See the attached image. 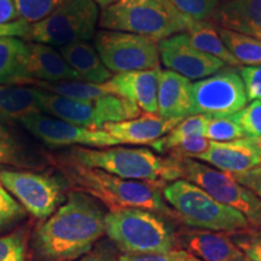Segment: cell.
Segmentation results:
<instances>
[{
  "mask_svg": "<svg viewBox=\"0 0 261 261\" xmlns=\"http://www.w3.org/2000/svg\"><path fill=\"white\" fill-rule=\"evenodd\" d=\"M107 212L92 196L71 191L67 202L39 224L33 249L40 261H74L90 252L106 234Z\"/></svg>",
  "mask_w": 261,
  "mask_h": 261,
  "instance_id": "6da1fadb",
  "label": "cell"
},
{
  "mask_svg": "<svg viewBox=\"0 0 261 261\" xmlns=\"http://www.w3.org/2000/svg\"><path fill=\"white\" fill-rule=\"evenodd\" d=\"M60 172L73 191L92 196L109 211L142 208L155 213L177 218L166 203L162 185L148 181L129 180L98 168H90L62 158L57 162Z\"/></svg>",
  "mask_w": 261,
  "mask_h": 261,
  "instance_id": "7a4b0ae2",
  "label": "cell"
},
{
  "mask_svg": "<svg viewBox=\"0 0 261 261\" xmlns=\"http://www.w3.org/2000/svg\"><path fill=\"white\" fill-rule=\"evenodd\" d=\"M90 168H98L123 179L166 185L182 179L179 159L160 156L146 148H85L73 146L63 156Z\"/></svg>",
  "mask_w": 261,
  "mask_h": 261,
  "instance_id": "3957f363",
  "label": "cell"
},
{
  "mask_svg": "<svg viewBox=\"0 0 261 261\" xmlns=\"http://www.w3.org/2000/svg\"><path fill=\"white\" fill-rule=\"evenodd\" d=\"M162 194L177 219L188 226L230 234L254 228L242 213L220 203L203 189L185 179L169 182Z\"/></svg>",
  "mask_w": 261,
  "mask_h": 261,
  "instance_id": "277c9868",
  "label": "cell"
},
{
  "mask_svg": "<svg viewBox=\"0 0 261 261\" xmlns=\"http://www.w3.org/2000/svg\"><path fill=\"white\" fill-rule=\"evenodd\" d=\"M163 217L142 208L109 211L106 217V234L123 253L172 252L177 249L179 240Z\"/></svg>",
  "mask_w": 261,
  "mask_h": 261,
  "instance_id": "5b68a950",
  "label": "cell"
},
{
  "mask_svg": "<svg viewBox=\"0 0 261 261\" xmlns=\"http://www.w3.org/2000/svg\"><path fill=\"white\" fill-rule=\"evenodd\" d=\"M197 22L182 17L165 0H121L102 9L98 24L107 31H119L156 40L187 33Z\"/></svg>",
  "mask_w": 261,
  "mask_h": 261,
  "instance_id": "8992f818",
  "label": "cell"
},
{
  "mask_svg": "<svg viewBox=\"0 0 261 261\" xmlns=\"http://www.w3.org/2000/svg\"><path fill=\"white\" fill-rule=\"evenodd\" d=\"M99 9L93 0H67L41 21L33 23L28 39L51 46L90 41L96 35Z\"/></svg>",
  "mask_w": 261,
  "mask_h": 261,
  "instance_id": "52a82bcc",
  "label": "cell"
},
{
  "mask_svg": "<svg viewBox=\"0 0 261 261\" xmlns=\"http://www.w3.org/2000/svg\"><path fill=\"white\" fill-rule=\"evenodd\" d=\"M182 178L203 189L220 203L242 213L254 228H261V198L225 173L194 159H179Z\"/></svg>",
  "mask_w": 261,
  "mask_h": 261,
  "instance_id": "ba28073f",
  "label": "cell"
},
{
  "mask_svg": "<svg viewBox=\"0 0 261 261\" xmlns=\"http://www.w3.org/2000/svg\"><path fill=\"white\" fill-rule=\"evenodd\" d=\"M94 45L103 64L112 73L160 68L159 40L119 31L96 32Z\"/></svg>",
  "mask_w": 261,
  "mask_h": 261,
  "instance_id": "9c48e42d",
  "label": "cell"
},
{
  "mask_svg": "<svg viewBox=\"0 0 261 261\" xmlns=\"http://www.w3.org/2000/svg\"><path fill=\"white\" fill-rule=\"evenodd\" d=\"M247 103L243 80L237 70L223 69L191 85L190 116H231Z\"/></svg>",
  "mask_w": 261,
  "mask_h": 261,
  "instance_id": "30bf717a",
  "label": "cell"
},
{
  "mask_svg": "<svg viewBox=\"0 0 261 261\" xmlns=\"http://www.w3.org/2000/svg\"><path fill=\"white\" fill-rule=\"evenodd\" d=\"M0 181L19 204L37 219L51 217L64 200L63 189L56 179L29 171L3 169Z\"/></svg>",
  "mask_w": 261,
  "mask_h": 261,
  "instance_id": "8fae6325",
  "label": "cell"
},
{
  "mask_svg": "<svg viewBox=\"0 0 261 261\" xmlns=\"http://www.w3.org/2000/svg\"><path fill=\"white\" fill-rule=\"evenodd\" d=\"M19 123L31 135L52 148L83 145L85 148H110L119 142L102 128H87L44 114L25 116Z\"/></svg>",
  "mask_w": 261,
  "mask_h": 261,
  "instance_id": "7c38bea8",
  "label": "cell"
},
{
  "mask_svg": "<svg viewBox=\"0 0 261 261\" xmlns=\"http://www.w3.org/2000/svg\"><path fill=\"white\" fill-rule=\"evenodd\" d=\"M160 60L168 70L188 77L201 80L223 70L225 64L219 58L196 48L187 33H179L159 41Z\"/></svg>",
  "mask_w": 261,
  "mask_h": 261,
  "instance_id": "4fadbf2b",
  "label": "cell"
},
{
  "mask_svg": "<svg viewBox=\"0 0 261 261\" xmlns=\"http://www.w3.org/2000/svg\"><path fill=\"white\" fill-rule=\"evenodd\" d=\"M194 160L230 174L261 167V140L241 138L232 142H211L203 154Z\"/></svg>",
  "mask_w": 261,
  "mask_h": 261,
  "instance_id": "5bb4252c",
  "label": "cell"
},
{
  "mask_svg": "<svg viewBox=\"0 0 261 261\" xmlns=\"http://www.w3.org/2000/svg\"><path fill=\"white\" fill-rule=\"evenodd\" d=\"M182 120H166L158 114H143L137 119L117 123H106L102 129L114 137L119 144L151 145L166 136Z\"/></svg>",
  "mask_w": 261,
  "mask_h": 261,
  "instance_id": "9a60e30c",
  "label": "cell"
},
{
  "mask_svg": "<svg viewBox=\"0 0 261 261\" xmlns=\"http://www.w3.org/2000/svg\"><path fill=\"white\" fill-rule=\"evenodd\" d=\"M161 68L117 74L109 80L114 92L136 103L149 114H158L159 75Z\"/></svg>",
  "mask_w": 261,
  "mask_h": 261,
  "instance_id": "2e32d148",
  "label": "cell"
},
{
  "mask_svg": "<svg viewBox=\"0 0 261 261\" xmlns=\"http://www.w3.org/2000/svg\"><path fill=\"white\" fill-rule=\"evenodd\" d=\"M191 85V81L180 74L160 70L158 115L166 120H184L190 116Z\"/></svg>",
  "mask_w": 261,
  "mask_h": 261,
  "instance_id": "e0dca14e",
  "label": "cell"
},
{
  "mask_svg": "<svg viewBox=\"0 0 261 261\" xmlns=\"http://www.w3.org/2000/svg\"><path fill=\"white\" fill-rule=\"evenodd\" d=\"M180 243L201 261H247L230 233L196 230L182 234Z\"/></svg>",
  "mask_w": 261,
  "mask_h": 261,
  "instance_id": "ac0fdd59",
  "label": "cell"
},
{
  "mask_svg": "<svg viewBox=\"0 0 261 261\" xmlns=\"http://www.w3.org/2000/svg\"><path fill=\"white\" fill-rule=\"evenodd\" d=\"M214 23L261 40V0H227L223 2Z\"/></svg>",
  "mask_w": 261,
  "mask_h": 261,
  "instance_id": "d6986e66",
  "label": "cell"
},
{
  "mask_svg": "<svg viewBox=\"0 0 261 261\" xmlns=\"http://www.w3.org/2000/svg\"><path fill=\"white\" fill-rule=\"evenodd\" d=\"M48 83L80 80L81 76L71 69L57 50L40 42H29L28 77Z\"/></svg>",
  "mask_w": 261,
  "mask_h": 261,
  "instance_id": "ffe728a7",
  "label": "cell"
},
{
  "mask_svg": "<svg viewBox=\"0 0 261 261\" xmlns=\"http://www.w3.org/2000/svg\"><path fill=\"white\" fill-rule=\"evenodd\" d=\"M58 52L86 83L106 84L113 77V73L103 64L96 47L89 41H77L62 46Z\"/></svg>",
  "mask_w": 261,
  "mask_h": 261,
  "instance_id": "44dd1931",
  "label": "cell"
},
{
  "mask_svg": "<svg viewBox=\"0 0 261 261\" xmlns=\"http://www.w3.org/2000/svg\"><path fill=\"white\" fill-rule=\"evenodd\" d=\"M39 104L42 112L80 127L96 128L94 100H76L40 90Z\"/></svg>",
  "mask_w": 261,
  "mask_h": 261,
  "instance_id": "7402d4cb",
  "label": "cell"
},
{
  "mask_svg": "<svg viewBox=\"0 0 261 261\" xmlns=\"http://www.w3.org/2000/svg\"><path fill=\"white\" fill-rule=\"evenodd\" d=\"M40 90L21 85L0 86V120L18 121L25 116L42 114L39 104Z\"/></svg>",
  "mask_w": 261,
  "mask_h": 261,
  "instance_id": "603a6c76",
  "label": "cell"
},
{
  "mask_svg": "<svg viewBox=\"0 0 261 261\" xmlns=\"http://www.w3.org/2000/svg\"><path fill=\"white\" fill-rule=\"evenodd\" d=\"M28 60L29 42L16 37L0 38V86L27 79Z\"/></svg>",
  "mask_w": 261,
  "mask_h": 261,
  "instance_id": "cb8c5ba5",
  "label": "cell"
},
{
  "mask_svg": "<svg viewBox=\"0 0 261 261\" xmlns=\"http://www.w3.org/2000/svg\"><path fill=\"white\" fill-rule=\"evenodd\" d=\"M18 85L35 87V89L58 94V96L65 98H70V99L90 100V102L107 96V94H115L109 81L106 84H91L80 80H64L56 81V83H48V81L35 79H24Z\"/></svg>",
  "mask_w": 261,
  "mask_h": 261,
  "instance_id": "d4e9b609",
  "label": "cell"
},
{
  "mask_svg": "<svg viewBox=\"0 0 261 261\" xmlns=\"http://www.w3.org/2000/svg\"><path fill=\"white\" fill-rule=\"evenodd\" d=\"M191 44L196 48L211 56L219 58L230 67H240L238 61L232 56L221 40L218 27L212 22H197L187 32Z\"/></svg>",
  "mask_w": 261,
  "mask_h": 261,
  "instance_id": "484cf974",
  "label": "cell"
},
{
  "mask_svg": "<svg viewBox=\"0 0 261 261\" xmlns=\"http://www.w3.org/2000/svg\"><path fill=\"white\" fill-rule=\"evenodd\" d=\"M96 128H102L106 123H117L137 119L142 115V109L119 94H107L94 100Z\"/></svg>",
  "mask_w": 261,
  "mask_h": 261,
  "instance_id": "4316f807",
  "label": "cell"
},
{
  "mask_svg": "<svg viewBox=\"0 0 261 261\" xmlns=\"http://www.w3.org/2000/svg\"><path fill=\"white\" fill-rule=\"evenodd\" d=\"M218 32L238 63L247 67L261 65V40L220 27H218Z\"/></svg>",
  "mask_w": 261,
  "mask_h": 261,
  "instance_id": "83f0119b",
  "label": "cell"
},
{
  "mask_svg": "<svg viewBox=\"0 0 261 261\" xmlns=\"http://www.w3.org/2000/svg\"><path fill=\"white\" fill-rule=\"evenodd\" d=\"M208 119L210 116L205 115H191L185 117L174 128L169 130L167 135L152 143L151 148L156 150L159 154L168 155V152L182 140L198 136L204 137Z\"/></svg>",
  "mask_w": 261,
  "mask_h": 261,
  "instance_id": "f1b7e54d",
  "label": "cell"
},
{
  "mask_svg": "<svg viewBox=\"0 0 261 261\" xmlns=\"http://www.w3.org/2000/svg\"><path fill=\"white\" fill-rule=\"evenodd\" d=\"M182 17L192 22H212L221 4L220 0H165Z\"/></svg>",
  "mask_w": 261,
  "mask_h": 261,
  "instance_id": "f546056e",
  "label": "cell"
},
{
  "mask_svg": "<svg viewBox=\"0 0 261 261\" xmlns=\"http://www.w3.org/2000/svg\"><path fill=\"white\" fill-rule=\"evenodd\" d=\"M27 217V211L0 181V236L15 228Z\"/></svg>",
  "mask_w": 261,
  "mask_h": 261,
  "instance_id": "4dcf8cb0",
  "label": "cell"
},
{
  "mask_svg": "<svg viewBox=\"0 0 261 261\" xmlns=\"http://www.w3.org/2000/svg\"><path fill=\"white\" fill-rule=\"evenodd\" d=\"M204 137L211 142H232L246 138L243 129L230 116L211 117L205 126Z\"/></svg>",
  "mask_w": 261,
  "mask_h": 261,
  "instance_id": "1f68e13d",
  "label": "cell"
},
{
  "mask_svg": "<svg viewBox=\"0 0 261 261\" xmlns=\"http://www.w3.org/2000/svg\"><path fill=\"white\" fill-rule=\"evenodd\" d=\"M67 0H15L19 17L28 21L29 23H37Z\"/></svg>",
  "mask_w": 261,
  "mask_h": 261,
  "instance_id": "d6a6232c",
  "label": "cell"
},
{
  "mask_svg": "<svg viewBox=\"0 0 261 261\" xmlns=\"http://www.w3.org/2000/svg\"><path fill=\"white\" fill-rule=\"evenodd\" d=\"M230 117L240 125L247 138L261 140V100H253Z\"/></svg>",
  "mask_w": 261,
  "mask_h": 261,
  "instance_id": "836d02e7",
  "label": "cell"
},
{
  "mask_svg": "<svg viewBox=\"0 0 261 261\" xmlns=\"http://www.w3.org/2000/svg\"><path fill=\"white\" fill-rule=\"evenodd\" d=\"M0 261H27V236L23 231L0 236Z\"/></svg>",
  "mask_w": 261,
  "mask_h": 261,
  "instance_id": "e575fe53",
  "label": "cell"
},
{
  "mask_svg": "<svg viewBox=\"0 0 261 261\" xmlns=\"http://www.w3.org/2000/svg\"><path fill=\"white\" fill-rule=\"evenodd\" d=\"M233 242L242 250L247 261H261V228L231 234Z\"/></svg>",
  "mask_w": 261,
  "mask_h": 261,
  "instance_id": "d590c367",
  "label": "cell"
},
{
  "mask_svg": "<svg viewBox=\"0 0 261 261\" xmlns=\"http://www.w3.org/2000/svg\"><path fill=\"white\" fill-rule=\"evenodd\" d=\"M237 71L243 80L248 100H261V65L240 67Z\"/></svg>",
  "mask_w": 261,
  "mask_h": 261,
  "instance_id": "8d00e7d4",
  "label": "cell"
},
{
  "mask_svg": "<svg viewBox=\"0 0 261 261\" xmlns=\"http://www.w3.org/2000/svg\"><path fill=\"white\" fill-rule=\"evenodd\" d=\"M189 253L187 250L175 249L166 253L148 254H128L123 253L119 256V261H188Z\"/></svg>",
  "mask_w": 261,
  "mask_h": 261,
  "instance_id": "74e56055",
  "label": "cell"
},
{
  "mask_svg": "<svg viewBox=\"0 0 261 261\" xmlns=\"http://www.w3.org/2000/svg\"><path fill=\"white\" fill-rule=\"evenodd\" d=\"M74 261H119L116 247L112 241L100 240L89 253Z\"/></svg>",
  "mask_w": 261,
  "mask_h": 261,
  "instance_id": "f35d334b",
  "label": "cell"
},
{
  "mask_svg": "<svg viewBox=\"0 0 261 261\" xmlns=\"http://www.w3.org/2000/svg\"><path fill=\"white\" fill-rule=\"evenodd\" d=\"M238 182L249 189L257 197L261 198V167L250 169V171L231 174Z\"/></svg>",
  "mask_w": 261,
  "mask_h": 261,
  "instance_id": "ab89813d",
  "label": "cell"
},
{
  "mask_svg": "<svg viewBox=\"0 0 261 261\" xmlns=\"http://www.w3.org/2000/svg\"><path fill=\"white\" fill-rule=\"evenodd\" d=\"M32 23L25 21L23 18H19L17 21L8 24H0V38L4 37H16L28 39L29 32H31Z\"/></svg>",
  "mask_w": 261,
  "mask_h": 261,
  "instance_id": "60d3db41",
  "label": "cell"
},
{
  "mask_svg": "<svg viewBox=\"0 0 261 261\" xmlns=\"http://www.w3.org/2000/svg\"><path fill=\"white\" fill-rule=\"evenodd\" d=\"M15 0H0V24H8L19 19Z\"/></svg>",
  "mask_w": 261,
  "mask_h": 261,
  "instance_id": "b9f144b4",
  "label": "cell"
},
{
  "mask_svg": "<svg viewBox=\"0 0 261 261\" xmlns=\"http://www.w3.org/2000/svg\"><path fill=\"white\" fill-rule=\"evenodd\" d=\"M9 133L6 132L5 128H3L0 123V163L11 161L12 151L11 144L9 142Z\"/></svg>",
  "mask_w": 261,
  "mask_h": 261,
  "instance_id": "7bdbcfd3",
  "label": "cell"
},
{
  "mask_svg": "<svg viewBox=\"0 0 261 261\" xmlns=\"http://www.w3.org/2000/svg\"><path fill=\"white\" fill-rule=\"evenodd\" d=\"M93 2L96 3L98 6H100V8L104 9V8H107V6H110V5L115 4V3L121 2V0H93Z\"/></svg>",
  "mask_w": 261,
  "mask_h": 261,
  "instance_id": "ee69618b",
  "label": "cell"
},
{
  "mask_svg": "<svg viewBox=\"0 0 261 261\" xmlns=\"http://www.w3.org/2000/svg\"><path fill=\"white\" fill-rule=\"evenodd\" d=\"M188 261H201L200 259H197V257H195V256H192V255H190V254H189V257H188Z\"/></svg>",
  "mask_w": 261,
  "mask_h": 261,
  "instance_id": "f6af8a7d",
  "label": "cell"
},
{
  "mask_svg": "<svg viewBox=\"0 0 261 261\" xmlns=\"http://www.w3.org/2000/svg\"><path fill=\"white\" fill-rule=\"evenodd\" d=\"M220 2H221V0H220ZM223 2H227V0H223Z\"/></svg>",
  "mask_w": 261,
  "mask_h": 261,
  "instance_id": "bcb514c9",
  "label": "cell"
}]
</instances>
